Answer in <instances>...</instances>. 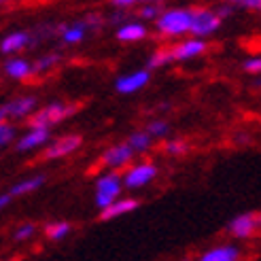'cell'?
I'll return each instance as SVG.
<instances>
[{"label":"cell","mask_w":261,"mask_h":261,"mask_svg":"<svg viewBox=\"0 0 261 261\" xmlns=\"http://www.w3.org/2000/svg\"><path fill=\"white\" fill-rule=\"evenodd\" d=\"M43 182H45V176H36V178L21 180V182H17V185L11 189V193H9V195H23V193H30V191H34V189L41 187Z\"/></svg>","instance_id":"d6986e66"},{"label":"cell","mask_w":261,"mask_h":261,"mask_svg":"<svg viewBox=\"0 0 261 261\" xmlns=\"http://www.w3.org/2000/svg\"><path fill=\"white\" fill-rule=\"evenodd\" d=\"M119 191H121V178H119V174H115V172L104 174L98 180V185H96V204L104 211V208H109L113 202H117V195H119Z\"/></svg>","instance_id":"7a4b0ae2"},{"label":"cell","mask_w":261,"mask_h":261,"mask_svg":"<svg viewBox=\"0 0 261 261\" xmlns=\"http://www.w3.org/2000/svg\"><path fill=\"white\" fill-rule=\"evenodd\" d=\"M34 104L36 100L30 98V96H23V98H17V100H13L9 104H5V113L7 117H23V115H28L32 109H34Z\"/></svg>","instance_id":"7c38bea8"},{"label":"cell","mask_w":261,"mask_h":261,"mask_svg":"<svg viewBox=\"0 0 261 261\" xmlns=\"http://www.w3.org/2000/svg\"><path fill=\"white\" fill-rule=\"evenodd\" d=\"M221 25V19L217 17V13L208 11V9H195L191 11V23H189V32L195 36H208L213 34Z\"/></svg>","instance_id":"277c9868"},{"label":"cell","mask_w":261,"mask_h":261,"mask_svg":"<svg viewBox=\"0 0 261 261\" xmlns=\"http://www.w3.org/2000/svg\"><path fill=\"white\" fill-rule=\"evenodd\" d=\"M200 261H238V249L233 246H217L202 255Z\"/></svg>","instance_id":"9a60e30c"},{"label":"cell","mask_w":261,"mask_h":261,"mask_svg":"<svg viewBox=\"0 0 261 261\" xmlns=\"http://www.w3.org/2000/svg\"><path fill=\"white\" fill-rule=\"evenodd\" d=\"M70 225L68 223H54V225H47V236L51 240H62L64 236H68Z\"/></svg>","instance_id":"44dd1931"},{"label":"cell","mask_w":261,"mask_h":261,"mask_svg":"<svg viewBox=\"0 0 261 261\" xmlns=\"http://www.w3.org/2000/svg\"><path fill=\"white\" fill-rule=\"evenodd\" d=\"M9 202H11V195H9V193H7V195H0V208H5Z\"/></svg>","instance_id":"4dcf8cb0"},{"label":"cell","mask_w":261,"mask_h":261,"mask_svg":"<svg viewBox=\"0 0 261 261\" xmlns=\"http://www.w3.org/2000/svg\"><path fill=\"white\" fill-rule=\"evenodd\" d=\"M170 60H172L170 49H162V51H158V54H153V56H151V60H149V68H160V66H164V64H168Z\"/></svg>","instance_id":"7402d4cb"},{"label":"cell","mask_w":261,"mask_h":261,"mask_svg":"<svg viewBox=\"0 0 261 261\" xmlns=\"http://www.w3.org/2000/svg\"><path fill=\"white\" fill-rule=\"evenodd\" d=\"M147 30L142 23H125L121 25L119 30H117V38L123 43H134V41H140V38H145Z\"/></svg>","instance_id":"5bb4252c"},{"label":"cell","mask_w":261,"mask_h":261,"mask_svg":"<svg viewBox=\"0 0 261 261\" xmlns=\"http://www.w3.org/2000/svg\"><path fill=\"white\" fill-rule=\"evenodd\" d=\"M60 60V56H45V58H41L36 64H34V70L36 72H43V70H49L54 64Z\"/></svg>","instance_id":"cb8c5ba5"},{"label":"cell","mask_w":261,"mask_h":261,"mask_svg":"<svg viewBox=\"0 0 261 261\" xmlns=\"http://www.w3.org/2000/svg\"><path fill=\"white\" fill-rule=\"evenodd\" d=\"M34 233V225L32 223H23L17 231H15V240H28Z\"/></svg>","instance_id":"4316f807"},{"label":"cell","mask_w":261,"mask_h":261,"mask_svg":"<svg viewBox=\"0 0 261 261\" xmlns=\"http://www.w3.org/2000/svg\"><path fill=\"white\" fill-rule=\"evenodd\" d=\"M47 140H49V129L36 127V129H30V132L21 138V142L17 145V149H19V151H30V149L43 145V142H47Z\"/></svg>","instance_id":"4fadbf2b"},{"label":"cell","mask_w":261,"mask_h":261,"mask_svg":"<svg viewBox=\"0 0 261 261\" xmlns=\"http://www.w3.org/2000/svg\"><path fill=\"white\" fill-rule=\"evenodd\" d=\"M132 0H121V3H115V7H132Z\"/></svg>","instance_id":"1f68e13d"},{"label":"cell","mask_w":261,"mask_h":261,"mask_svg":"<svg viewBox=\"0 0 261 261\" xmlns=\"http://www.w3.org/2000/svg\"><path fill=\"white\" fill-rule=\"evenodd\" d=\"M257 229V217L255 215H238L236 219L229 223V231L233 233L236 238H249L253 236Z\"/></svg>","instance_id":"ba28073f"},{"label":"cell","mask_w":261,"mask_h":261,"mask_svg":"<svg viewBox=\"0 0 261 261\" xmlns=\"http://www.w3.org/2000/svg\"><path fill=\"white\" fill-rule=\"evenodd\" d=\"M13 136H15V129H13V125L0 123V147L9 145V142L13 140Z\"/></svg>","instance_id":"603a6c76"},{"label":"cell","mask_w":261,"mask_h":261,"mask_svg":"<svg viewBox=\"0 0 261 261\" xmlns=\"http://www.w3.org/2000/svg\"><path fill=\"white\" fill-rule=\"evenodd\" d=\"M155 174H158V168L151 166V164H140L136 168H132L127 174H125V185L127 187H142V185H147V182H151L155 178Z\"/></svg>","instance_id":"52a82bcc"},{"label":"cell","mask_w":261,"mask_h":261,"mask_svg":"<svg viewBox=\"0 0 261 261\" xmlns=\"http://www.w3.org/2000/svg\"><path fill=\"white\" fill-rule=\"evenodd\" d=\"M62 38H64V43L66 45H74V43H79L83 34H85V25L81 21H76L72 25H62Z\"/></svg>","instance_id":"ac0fdd59"},{"label":"cell","mask_w":261,"mask_h":261,"mask_svg":"<svg viewBox=\"0 0 261 261\" xmlns=\"http://www.w3.org/2000/svg\"><path fill=\"white\" fill-rule=\"evenodd\" d=\"M151 145V136L147 134V132H136V134H132L129 136V149H136V151H145L147 147Z\"/></svg>","instance_id":"ffe728a7"},{"label":"cell","mask_w":261,"mask_h":261,"mask_svg":"<svg viewBox=\"0 0 261 261\" xmlns=\"http://www.w3.org/2000/svg\"><path fill=\"white\" fill-rule=\"evenodd\" d=\"M28 41H30V36L25 32H15V34H9L5 38L0 49H3V54H15V51H19L28 45Z\"/></svg>","instance_id":"2e32d148"},{"label":"cell","mask_w":261,"mask_h":261,"mask_svg":"<svg viewBox=\"0 0 261 261\" xmlns=\"http://www.w3.org/2000/svg\"><path fill=\"white\" fill-rule=\"evenodd\" d=\"M79 147H81V136H76V134L64 136V138L56 140L54 145H51V147L45 151V158H47V160H58V158H64V155L76 151Z\"/></svg>","instance_id":"8992f818"},{"label":"cell","mask_w":261,"mask_h":261,"mask_svg":"<svg viewBox=\"0 0 261 261\" xmlns=\"http://www.w3.org/2000/svg\"><path fill=\"white\" fill-rule=\"evenodd\" d=\"M242 5H244L246 9H255V11L261 7V3H259V0H249V3H242Z\"/></svg>","instance_id":"f546056e"},{"label":"cell","mask_w":261,"mask_h":261,"mask_svg":"<svg viewBox=\"0 0 261 261\" xmlns=\"http://www.w3.org/2000/svg\"><path fill=\"white\" fill-rule=\"evenodd\" d=\"M132 155H134V151L127 145H117V147H111L107 153L102 155V162L107 166L119 168V166H125L129 160H132Z\"/></svg>","instance_id":"9c48e42d"},{"label":"cell","mask_w":261,"mask_h":261,"mask_svg":"<svg viewBox=\"0 0 261 261\" xmlns=\"http://www.w3.org/2000/svg\"><path fill=\"white\" fill-rule=\"evenodd\" d=\"M204 51H206V43L204 41H185V43L176 45L170 51V56H172V60H191L195 56L204 54Z\"/></svg>","instance_id":"30bf717a"},{"label":"cell","mask_w":261,"mask_h":261,"mask_svg":"<svg viewBox=\"0 0 261 261\" xmlns=\"http://www.w3.org/2000/svg\"><path fill=\"white\" fill-rule=\"evenodd\" d=\"M5 119H7V113L5 109H0V123H5Z\"/></svg>","instance_id":"d6a6232c"},{"label":"cell","mask_w":261,"mask_h":261,"mask_svg":"<svg viewBox=\"0 0 261 261\" xmlns=\"http://www.w3.org/2000/svg\"><path fill=\"white\" fill-rule=\"evenodd\" d=\"M11 261H19V259H11Z\"/></svg>","instance_id":"836d02e7"},{"label":"cell","mask_w":261,"mask_h":261,"mask_svg":"<svg viewBox=\"0 0 261 261\" xmlns=\"http://www.w3.org/2000/svg\"><path fill=\"white\" fill-rule=\"evenodd\" d=\"M140 15L145 17V19H153L155 15H158V7H145L140 11Z\"/></svg>","instance_id":"f1b7e54d"},{"label":"cell","mask_w":261,"mask_h":261,"mask_svg":"<svg viewBox=\"0 0 261 261\" xmlns=\"http://www.w3.org/2000/svg\"><path fill=\"white\" fill-rule=\"evenodd\" d=\"M189 23H191V11L172 9V11H166V13H162V15H160L158 28H160L162 34L178 36V34L189 30Z\"/></svg>","instance_id":"6da1fadb"},{"label":"cell","mask_w":261,"mask_h":261,"mask_svg":"<svg viewBox=\"0 0 261 261\" xmlns=\"http://www.w3.org/2000/svg\"><path fill=\"white\" fill-rule=\"evenodd\" d=\"M74 111H76V107H68V104H49L47 109L38 111V113L32 117L30 125H32V129H36V127L49 129V125H54V123H58V121H62V119H66V117L72 115Z\"/></svg>","instance_id":"3957f363"},{"label":"cell","mask_w":261,"mask_h":261,"mask_svg":"<svg viewBox=\"0 0 261 261\" xmlns=\"http://www.w3.org/2000/svg\"><path fill=\"white\" fill-rule=\"evenodd\" d=\"M5 70H7L9 76H13V79H25V76L32 72L30 64L25 62V60H19V58L9 60V62L5 64Z\"/></svg>","instance_id":"e0dca14e"},{"label":"cell","mask_w":261,"mask_h":261,"mask_svg":"<svg viewBox=\"0 0 261 261\" xmlns=\"http://www.w3.org/2000/svg\"><path fill=\"white\" fill-rule=\"evenodd\" d=\"M261 68V60L259 58H253L249 62H244V70H249V72H259Z\"/></svg>","instance_id":"83f0119b"},{"label":"cell","mask_w":261,"mask_h":261,"mask_svg":"<svg viewBox=\"0 0 261 261\" xmlns=\"http://www.w3.org/2000/svg\"><path fill=\"white\" fill-rule=\"evenodd\" d=\"M166 151L172 153V155H180V153L187 151V142H182V140H170L166 145Z\"/></svg>","instance_id":"d4e9b609"},{"label":"cell","mask_w":261,"mask_h":261,"mask_svg":"<svg viewBox=\"0 0 261 261\" xmlns=\"http://www.w3.org/2000/svg\"><path fill=\"white\" fill-rule=\"evenodd\" d=\"M136 206H138L136 200H117L109 208H104V211L100 213V219L102 221H109V219H115V217H119V215H127V213H132Z\"/></svg>","instance_id":"8fae6325"},{"label":"cell","mask_w":261,"mask_h":261,"mask_svg":"<svg viewBox=\"0 0 261 261\" xmlns=\"http://www.w3.org/2000/svg\"><path fill=\"white\" fill-rule=\"evenodd\" d=\"M168 132V125L164 121H151L149 123V136H164Z\"/></svg>","instance_id":"484cf974"},{"label":"cell","mask_w":261,"mask_h":261,"mask_svg":"<svg viewBox=\"0 0 261 261\" xmlns=\"http://www.w3.org/2000/svg\"><path fill=\"white\" fill-rule=\"evenodd\" d=\"M149 83V72L147 70H138V72H129V74H123L117 79L115 87L119 94H134V91L142 89Z\"/></svg>","instance_id":"5b68a950"}]
</instances>
